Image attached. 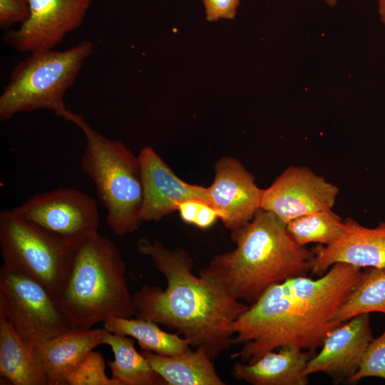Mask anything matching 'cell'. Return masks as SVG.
Here are the masks:
<instances>
[{"mask_svg":"<svg viewBox=\"0 0 385 385\" xmlns=\"http://www.w3.org/2000/svg\"><path fill=\"white\" fill-rule=\"evenodd\" d=\"M366 270L336 263L317 279L289 278L270 287L231 325L232 359L251 364L282 346L314 352L342 323L336 314L362 281Z\"/></svg>","mask_w":385,"mask_h":385,"instance_id":"1","label":"cell"},{"mask_svg":"<svg viewBox=\"0 0 385 385\" xmlns=\"http://www.w3.org/2000/svg\"><path fill=\"white\" fill-rule=\"evenodd\" d=\"M139 254L149 257L165 278L166 287L144 285L133 294L135 317L176 331L192 347L204 348L215 360L232 345V324L249 307L200 270L181 248L170 249L158 240L137 242Z\"/></svg>","mask_w":385,"mask_h":385,"instance_id":"2","label":"cell"},{"mask_svg":"<svg viewBox=\"0 0 385 385\" xmlns=\"http://www.w3.org/2000/svg\"><path fill=\"white\" fill-rule=\"evenodd\" d=\"M231 240L235 248L215 255L201 270L245 304L255 302L272 285L311 271L313 252L292 239L286 223L261 208L231 231Z\"/></svg>","mask_w":385,"mask_h":385,"instance_id":"3","label":"cell"},{"mask_svg":"<svg viewBox=\"0 0 385 385\" xmlns=\"http://www.w3.org/2000/svg\"><path fill=\"white\" fill-rule=\"evenodd\" d=\"M56 299L74 329H91L110 317L135 316L118 246L98 232L79 243Z\"/></svg>","mask_w":385,"mask_h":385,"instance_id":"4","label":"cell"},{"mask_svg":"<svg viewBox=\"0 0 385 385\" xmlns=\"http://www.w3.org/2000/svg\"><path fill=\"white\" fill-rule=\"evenodd\" d=\"M62 118L75 124L85 135L81 168L93 181L107 211L108 227L118 236L133 232L142 223L143 183L138 156L122 142L94 130L83 115L67 109Z\"/></svg>","mask_w":385,"mask_h":385,"instance_id":"5","label":"cell"},{"mask_svg":"<svg viewBox=\"0 0 385 385\" xmlns=\"http://www.w3.org/2000/svg\"><path fill=\"white\" fill-rule=\"evenodd\" d=\"M93 51V42L84 40L63 51L50 48L31 52L11 71L0 96V120L39 109L63 117L67 110L64 96Z\"/></svg>","mask_w":385,"mask_h":385,"instance_id":"6","label":"cell"},{"mask_svg":"<svg viewBox=\"0 0 385 385\" xmlns=\"http://www.w3.org/2000/svg\"><path fill=\"white\" fill-rule=\"evenodd\" d=\"M0 247L3 265L35 279L56 299L76 246L53 237L6 210L0 212Z\"/></svg>","mask_w":385,"mask_h":385,"instance_id":"7","label":"cell"},{"mask_svg":"<svg viewBox=\"0 0 385 385\" xmlns=\"http://www.w3.org/2000/svg\"><path fill=\"white\" fill-rule=\"evenodd\" d=\"M0 311L31 348L72 329L45 286L4 265L0 268Z\"/></svg>","mask_w":385,"mask_h":385,"instance_id":"8","label":"cell"},{"mask_svg":"<svg viewBox=\"0 0 385 385\" xmlns=\"http://www.w3.org/2000/svg\"><path fill=\"white\" fill-rule=\"evenodd\" d=\"M11 212L31 225L71 246L98 233L96 200L86 193L62 188L36 194Z\"/></svg>","mask_w":385,"mask_h":385,"instance_id":"9","label":"cell"},{"mask_svg":"<svg viewBox=\"0 0 385 385\" xmlns=\"http://www.w3.org/2000/svg\"><path fill=\"white\" fill-rule=\"evenodd\" d=\"M339 188L305 166L286 168L263 190L261 209L284 223L310 213L332 210Z\"/></svg>","mask_w":385,"mask_h":385,"instance_id":"10","label":"cell"},{"mask_svg":"<svg viewBox=\"0 0 385 385\" xmlns=\"http://www.w3.org/2000/svg\"><path fill=\"white\" fill-rule=\"evenodd\" d=\"M29 19L4 39L13 48L24 52L50 49L83 22L93 0H27Z\"/></svg>","mask_w":385,"mask_h":385,"instance_id":"11","label":"cell"},{"mask_svg":"<svg viewBox=\"0 0 385 385\" xmlns=\"http://www.w3.org/2000/svg\"><path fill=\"white\" fill-rule=\"evenodd\" d=\"M215 178L207 187L208 201L224 226L233 231L254 217L261 208L263 189L237 159L223 156L214 165Z\"/></svg>","mask_w":385,"mask_h":385,"instance_id":"12","label":"cell"},{"mask_svg":"<svg viewBox=\"0 0 385 385\" xmlns=\"http://www.w3.org/2000/svg\"><path fill=\"white\" fill-rule=\"evenodd\" d=\"M138 156L143 183L142 222H158L177 211L178 205L188 200L209 203L207 187L180 179L153 148L144 147Z\"/></svg>","mask_w":385,"mask_h":385,"instance_id":"13","label":"cell"},{"mask_svg":"<svg viewBox=\"0 0 385 385\" xmlns=\"http://www.w3.org/2000/svg\"><path fill=\"white\" fill-rule=\"evenodd\" d=\"M372 339L369 314L351 317L327 335L319 352L309 360L304 374L321 372L336 382H347L359 369Z\"/></svg>","mask_w":385,"mask_h":385,"instance_id":"14","label":"cell"},{"mask_svg":"<svg viewBox=\"0 0 385 385\" xmlns=\"http://www.w3.org/2000/svg\"><path fill=\"white\" fill-rule=\"evenodd\" d=\"M344 222V233L337 242L312 249V274L321 276L339 262L385 270V221L374 227H365L351 218Z\"/></svg>","mask_w":385,"mask_h":385,"instance_id":"15","label":"cell"},{"mask_svg":"<svg viewBox=\"0 0 385 385\" xmlns=\"http://www.w3.org/2000/svg\"><path fill=\"white\" fill-rule=\"evenodd\" d=\"M107 330L71 329L60 335L36 344L49 385L66 384L68 376L96 346L103 344Z\"/></svg>","mask_w":385,"mask_h":385,"instance_id":"16","label":"cell"},{"mask_svg":"<svg viewBox=\"0 0 385 385\" xmlns=\"http://www.w3.org/2000/svg\"><path fill=\"white\" fill-rule=\"evenodd\" d=\"M312 352L292 346H282L278 351L265 353L253 363L236 362L231 369L237 380L253 385H306L304 374Z\"/></svg>","mask_w":385,"mask_h":385,"instance_id":"17","label":"cell"},{"mask_svg":"<svg viewBox=\"0 0 385 385\" xmlns=\"http://www.w3.org/2000/svg\"><path fill=\"white\" fill-rule=\"evenodd\" d=\"M0 374L14 385H49L36 353L0 311Z\"/></svg>","mask_w":385,"mask_h":385,"instance_id":"18","label":"cell"},{"mask_svg":"<svg viewBox=\"0 0 385 385\" xmlns=\"http://www.w3.org/2000/svg\"><path fill=\"white\" fill-rule=\"evenodd\" d=\"M167 385H225L213 359L202 347L165 356L150 351L141 352Z\"/></svg>","mask_w":385,"mask_h":385,"instance_id":"19","label":"cell"},{"mask_svg":"<svg viewBox=\"0 0 385 385\" xmlns=\"http://www.w3.org/2000/svg\"><path fill=\"white\" fill-rule=\"evenodd\" d=\"M103 344L114 354V360L107 364L118 385H167L145 356L136 350L131 337L107 331Z\"/></svg>","mask_w":385,"mask_h":385,"instance_id":"20","label":"cell"},{"mask_svg":"<svg viewBox=\"0 0 385 385\" xmlns=\"http://www.w3.org/2000/svg\"><path fill=\"white\" fill-rule=\"evenodd\" d=\"M108 332L134 338L142 351L173 356L191 349L189 342L178 333H169L149 319L110 317L103 322Z\"/></svg>","mask_w":385,"mask_h":385,"instance_id":"21","label":"cell"},{"mask_svg":"<svg viewBox=\"0 0 385 385\" xmlns=\"http://www.w3.org/2000/svg\"><path fill=\"white\" fill-rule=\"evenodd\" d=\"M288 232L299 245L318 243L329 246L344 233L345 222L332 210L297 217L286 224Z\"/></svg>","mask_w":385,"mask_h":385,"instance_id":"22","label":"cell"},{"mask_svg":"<svg viewBox=\"0 0 385 385\" xmlns=\"http://www.w3.org/2000/svg\"><path fill=\"white\" fill-rule=\"evenodd\" d=\"M365 270L364 279L336 314V319L340 323L361 314L381 312L385 315V270Z\"/></svg>","mask_w":385,"mask_h":385,"instance_id":"23","label":"cell"},{"mask_svg":"<svg viewBox=\"0 0 385 385\" xmlns=\"http://www.w3.org/2000/svg\"><path fill=\"white\" fill-rule=\"evenodd\" d=\"M68 385H118L106 373V363L101 354L91 351L82 363L68 376Z\"/></svg>","mask_w":385,"mask_h":385,"instance_id":"24","label":"cell"},{"mask_svg":"<svg viewBox=\"0 0 385 385\" xmlns=\"http://www.w3.org/2000/svg\"><path fill=\"white\" fill-rule=\"evenodd\" d=\"M367 377L385 379V330L369 344L359 369L347 383L355 384Z\"/></svg>","mask_w":385,"mask_h":385,"instance_id":"25","label":"cell"},{"mask_svg":"<svg viewBox=\"0 0 385 385\" xmlns=\"http://www.w3.org/2000/svg\"><path fill=\"white\" fill-rule=\"evenodd\" d=\"M27 0H0V26L5 29L14 24L24 23L29 17Z\"/></svg>","mask_w":385,"mask_h":385,"instance_id":"26","label":"cell"},{"mask_svg":"<svg viewBox=\"0 0 385 385\" xmlns=\"http://www.w3.org/2000/svg\"><path fill=\"white\" fill-rule=\"evenodd\" d=\"M206 19L216 21L220 19L235 18L240 0H202Z\"/></svg>","mask_w":385,"mask_h":385,"instance_id":"27","label":"cell"},{"mask_svg":"<svg viewBox=\"0 0 385 385\" xmlns=\"http://www.w3.org/2000/svg\"><path fill=\"white\" fill-rule=\"evenodd\" d=\"M219 219L217 210L209 203L202 202L200 206L195 225L200 229H207Z\"/></svg>","mask_w":385,"mask_h":385,"instance_id":"28","label":"cell"},{"mask_svg":"<svg viewBox=\"0 0 385 385\" xmlns=\"http://www.w3.org/2000/svg\"><path fill=\"white\" fill-rule=\"evenodd\" d=\"M203 201L190 199L181 202L178 207L181 220L190 225H195L197 215Z\"/></svg>","mask_w":385,"mask_h":385,"instance_id":"29","label":"cell"},{"mask_svg":"<svg viewBox=\"0 0 385 385\" xmlns=\"http://www.w3.org/2000/svg\"><path fill=\"white\" fill-rule=\"evenodd\" d=\"M378 13L385 27V0H378Z\"/></svg>","mask_w":385,"mask_h":385,"instance_id":"30","label":"cell"},{"mask_svg":"<svg viewBox=\"0 0 385 385\" xmlns=\"http://www.w3.org/2000/svg\"><path fill=\"white\" fill-rule=\"evenodd\" d=\"M324 2L331 7H334L337 4V0H324Z\"/></svg>","mask_w":385,"mask_h":385,"instance_id":"31","label":"cell"}]
</instances>
